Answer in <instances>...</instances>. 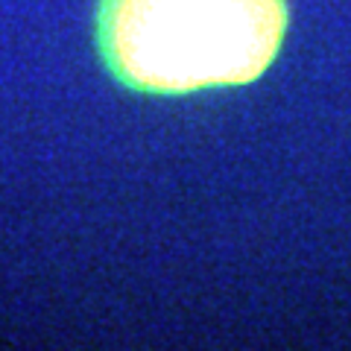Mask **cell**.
I'll return each instance as SVG.
<instances>
[{
  "mask_svg": "<svg viewBox=\"0 0 351 351\" xmlns=\"http://www.w3.org/2000/svg\"><path fill=\"white\" fill-rule=\"evenodd\" d=\"M287 27V0H97L94 41L117 85L188 97L258 82Z\"/></svg>",
  "mask_w": 351,
  "mask_h": 351,
  "instance_id": "obj_1",
  "label": "cell"
}]
</instances>
